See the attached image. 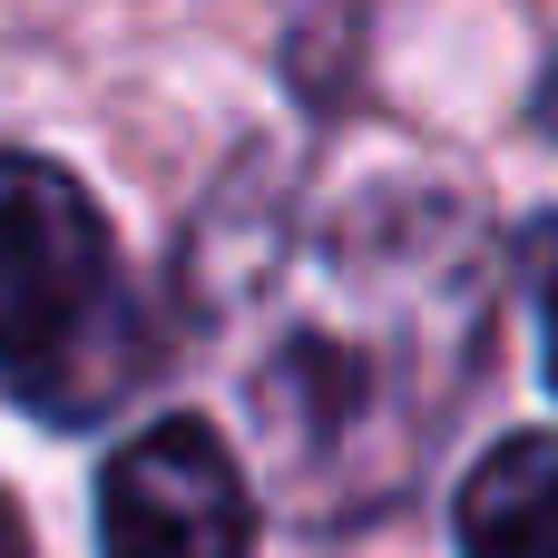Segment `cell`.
Segmentation results:
<instances>
[{
	"instance_id": "1",
	"label": "cell",
	"mask_w": 558,
	"mask_h": 558,
	"mask_svg": "<svg viewBox=\"0 0 558 558\" xmlns=\"http://www.w3.org/2000/svg\"><path fill=\"white\" fill-rule=\"evenodd\" d=\"M177 314L294 530L402 510L490 373L500 235L412 167L245 157L177 245Z\"/></svg>"
},
{
	"instance_id": "2",
	"label": "cell",
	"mask_w": 558,
	"mask_h": 558,
	"mask_svg": "<svg viewBox=\"0 0 558 558\" xmlns=\"http://www.w3.org/2000/svg\"><path fill=\"white\" fill-rule=\"evenodd\" d=\"M157 373V324L88 186L0 147V392L59 432L108 422Z\"/></svg>"
},
{
	"instance_id": "3",
	"label": "cell",
	"mask_w": 558,
	"mask_h": 558,
	"mask_svg": "<svg viewBox=\"0 0 558 558\" xmlns=\"http://www.w3.org/2000/svg\"><path fill=\"white\" fill-rule=\"evenodd\" d=\"M255 549V481L216 441V422L177 412L118 441L98 471V558H245Z\"/></svg>"
},
{
	"instance_id": "4",
	"label": "cell",
	"mask_w": 558,
	"mask_h": 558,
	"mask_svg": "<svg viewBox=\"0 0 558 558\" xmlns=\"http://www.w3.org/2000/svg\"><path fill=\"white\" fill-rule=\"evenodd\" d=\"M461 558H558V432H510L461 481Z\"/></svg>"
},
{
	"instance_id": "5",
	"label": "cell",
	"mask_w": 558,
	"mask_h": 558,
	"mask_svg": "<svg viewBox=\"0 0 558 558\" xmlns=\"http://www.w3.org/2000/svg\"><path fill=\"white\" fill-rule=\"evenodd\" d=\"M520 275H530V304H539V353H549V392H558V216H539L520 235Z\"/></svg>"
},
{
	"instance_id": "6",
	"label": "cell",
	"mask_w": 558,
	"mask_h": 558,
	"mask_svg": "<svg viewBox=\"0 0 558 558\" xmlns=\"http://www.w3.org/2000/svg\"><path fill=\"white\" fill-rule=\"evenodd\" d=\"M530 118H539V137H558V59L539 69V88H530Z\"/></svg>"
},
{
	"instance_id": "7",
	"label": "cell",
	"mask_w": 558,
	"mask_h": 558,
	"mask_svg": "<svg viewBox=\"0 0 558 558\" xmlns=\"http://www.w3.org/2000/svg\"><path fill=\"white\" fill-rule=\"evenodd\" d=\"M0 558H29V530H20V510L0 500Z\"/></svg>"
}]
</instances>
